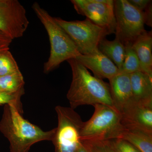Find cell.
<instances>
[{"mask_svg":"<svg viewBox=\"0 0 152 152\" xmlns=\"http://www.w3.org/2000/svg\"><path fill=\"white\" fill-rule=\"evenodd\" d=\"M12 40L8 36L0 31V52L9 50Z\"/></svg>","mask_w":152,"mask_h":152,"instance_id":"24","label":"cell"},{"mask_svg":"<svg viewBox=\"0 0 152 152\" xmlns=\"http://www.w3.org/2000/svg\"><path fill=\"white\" fill-rule=\"evenodd\" d=\"M115 152H141L133 145L124 139L120 138L110 140Z\"/></svg>","mask_w":152,"mask_h":152,"instance_id":"22","label":"cell"},{"mask_svg":"<svg viewBox=\"0 0 152 152\" xmlns=\"http://www.w3.org/2000/svg\"><path fill=\"white\" fill-rule=\"evenodd\" d=\"M109 80L114 107L121 114L135 102L133 99L130 74L120 72Z\"/></svg>","mask_w":152,"mask_h":152,"instance_id":"10","label":"cell"},{"mask_svg":"<svg viewBox=\"0 0 152 152\" xmlns=\"http://www.w3.org/2000/svg\"><path fill=\"white\" fill-rule=\"evenodd\" d=\"M121 114L126 129L137 128L152 133V104L134 102Z\"/></svg>","mask_w":152,"mask_h":152,"instance_id":"11","label":"cell"},{"mask_svg":"<svg viewBox=\"0 0 152 152\" xmlns=\"http://www.w3.org/2000/svg\"><path fill=\"white\" fill-rule=\"evenodd\" d=\"M75 59L91 70L94 76L102 80H110L120 73L115 65L98 49L89 54H80Z\"/></svg>","mask_w":152,"mask_h":152,"instance_id":"12","label":"cell"},{"mask_svg":"<svg viewBox=\"0 0 152 152\" xmlns=\"http://www.w3.org/2000/svg\"><path fill=\"white\" fill-rule=\"evenodd\" d=\"M25 83L20 70L0 77V92L13 94L24 90Z\"/></svg>","mask_w":152,"mask_h":152,"instance_id":"17","label":"cell"},{"mask_svg":"<svg viewBox=\"0 0 152 152\" xmlns=\"http://www.w3.org/2000/svg\"><path fill=\"white\" fill-rule=\"evenodd\" d=\"M29 25L26 9L18 0H0V31L13 40L23 37Z\"/></svg>","mask_w":152,"mask_h":152,"instance_id":"8","label":"cell"},{"mask_svg":"<svg viewBox=\"0 0 152 152\" xmlns=\"http://www.w3.org/2000/svg\"><path fill=\"white\" fill-rule=\"evenodd\" d=\"M19 70L16 61L9 50L0 52V77Z\"/></svg>","mask_w":152,"mask_h":152,"instance_id":"19","label":"cell"},{"mask_svg":"<svg viewBox=\"0 0 152 152\" xmlns=\"http://www.w3.org/2000/svg\"><path fill=\"white\" fill-rule=\"evenodd\" d=\"M98 50L109 58L119 69L122 67L124 60L125 46L118 38L109 41L106 38L103 39L98 45Z\"/></svg>","mask_w":152,"mask_h":152,"instance_id":"15","label":"cell"},{"mask_svg":"<svg viewBox=\"0 0 152 152\" xmlns=\"http://www.w3.org/2000/svg\"><path fill=\"white\" fill-rule=\"evenodd\" d=\"M133 99L139 104H152V76L142 72L130 74Z\"/></svg>","mask_w":152,"mask_h":152,"instance_id":"13","label":"cell"},{"mask_svg":"<svg viewBox=\"0 0 152 152\" xmlns=\"http://www.w3.org/2000/svg\"><path fill=\"white\" fill-rule=\"evenodd\" d=\"M56 128L45 132L23 117L15 106L4 105L0 131L8 140L11 152H28L38 142L53 140Z\"/></svg>","mask_w":152,"mask_h":152,"instance_id":"2","label":"cell"},{"mask_svg":"<svg viewBox=\"0 0 152 152\" xmlns=\"http://www.w3.org/2000/svg\"><path fill=\"white\" fill-rule=\"evenodd\" d=\"M75 152H89L88 150L86 149L83 144L81 143L80 145L77 148Z\"/></svg>","mask_w":152,"mask_h":152,"instance_id":"26","label":"cell"},{"mask_svg":"<svg viewBox=\"0 0 152 152\" xmlns=\"http://www.w3.org/2000/svg\"><path fill=\"white\" fill-rule=\"evenodd\" d=\"M128 1L133 7L142 12L152 2L151 0H128Z\"/></svg>","mask_w":152,"mask_h":152,"instance_id":"23","label":"cell"},{"mask_svg":"<svg viewBox=\"0 0 152 152\" xmlns=\"http://www.w3.org/2000/svg\"><path fill=\"white\" fill-rule=\"evenodd\" d=\"M115 37L124 46L132 44L146 31L143 12L133 7L128 0L114 1Z\"/></svg>","mask_w":152,"mask_h":152,"instance_id":"7","label":"cell"},{"mask_svg":"<svg viewBox=\"0 0 152 152\" xmlns=\"http://www.w3.org/2000/svg\"><path fill=\"white\" fill-rule=\"evenodd\" d=\"M24 94L25 89L13 94L0 92V105H14L22 114L23 110L21 99Z\"/></svg>","mask_w":152,"mask_h":152,"instance_id":"21","label":"cell"},{"mask_svg":"<svg viewBox=\"0 0 152 152\" xmlns=\"http://www.w3.org/2000/svg\"><path fill=\"white\" fill-rule=\"evenodd\" d=\"M58 125L52 142L56 152H75L81 143V130L83 122L70 107H55Z\"/></svg>","mask_w":152,"mask_h":152,"instance_id":"6","label":"cell"},{"mask_svg":"<svg viewBox=\"0 0 152 152\" xmlns=\"http://www.w3.org/2000/svg\"><path fill=\"white\" fill-rule=\"evenodd\" d=\"M79 15L115 34V19L113 0H71Z\"/></svg>","mask_w":152,"mask_h":152,"instance_id":"9","label":"cell"},{"mask_svg":"<svg viewBox=\"0 0 152 152\" xmlns=\"http://www.w3.org/2000/svg\"><path fill=\"white\" fill-rule=\"evenodd\" d=\"M125 46L126 54L120 72L131 74L137 72H142L140 61L132 47V44H126Z\"/></svg>","mask_w":152,"mask_h":152,"instance_id":"18","label":"cell"},{"mask_svg":"<svg viewBox=\"0 0 152 152\" xmlns=\"http://www.w3.org/2000/svg\"><path fill=\"white\" fill-rule=\"evenodd\" d=\"M141 152H152V133L137 129H126L122 138Z\"/></svg>","mask_w":152,"mask_h":152,"instance_id":"16","label":"cell"},{"mask_svg":"<svg viewBox=\"0 0 152 152\" xmlns=\"http://www.w3.org/2000/svg\"><path fill=\"white\" fill-rule=\"evenodd\" d=\"M81 142L89 152H115L110 140H85Z\"/></svg>","mask_w":152,"mask_h":152,"instance_id":"20","label":"cell"},{"mask_svg":"<svg viewBox=\"0 0 152 152\" xmlns=\"http://www.w3.org/2000/svg\"><path fill=\"white\" fill-rule=\"evenodd\" d=\"M36 15L43 25L48 35L50 52L44 65V72L49 73L64 61L75 59L80 54L77 47L64 30L37 2L32 6Z\"/></svg>","mask_w":152,"mask_h":152,"instance_id":"3","label":"cell"},{"mask_svg":"<svg viewBox=\"0 0 152 152\" xmlns=\"http://www.w3.org/2000/svg\"><path fill=\"white\" fill-rule=\"evenodd\" d=\"M152 3H150L149 5L143 12L144 15L145 24L148 25L149 26H152Z\"/></svg>","mask_w":152,"mask_h":152,"instance_id":"25","label":"cell"},{"mask_svg":"<svg viewBox=\"0 0 152 152\" xmlns=\"http://www.w3.org/2000/svg\"><path fill=\"white\" fill-rule=\"evenodd\" d=\"M72 75L66 96L71 108L97 104L114 107L109 84L91 75L86 68L75 59L68 60Z\"/></svg>","mask_w":152,"mask_h":152,"instance_id":"1","label":"cell"},{"mask_svg":"<svg viewBox=\"0 0 152 152\" xmlns=\"http://www.w3.org/2000/svg\"><path fill=\"white\" fill-rule=\"evenodd\" d=\"M94 107L95 110L92 116L84 122L82 126L81 140L122 138L126 129L123 124L119 112L115 108L102 104Z\"/></svg>","mask_w":152,"mask_h":152,"instance_id":"4","label":"cell"},{"mask_svg":"<svg viewBox=\"0 0 152 152\" xmlns=\"http://www.w3.org/2000/svg\"><path fill=\"white\" fill-rule=\"evenodd\" d=\"M132 47L138 58L142 72L152 76V31H145L133 42Z\"/></svg>","mask_w":152,"mask_h":152,"instance_id":"14","label":"cell"},{"mask_svg":"<svg viewBox=\"0 0 152 152\" xmlns=\"http://www.w3.org/2000/svg\"><path fill=\"white\" fill-rule=\"evenodd\" d=\"M54 18L71 38L80 54H89L96 50L100 42L111 34L108 30L87 18L84 20L70 21Z\"/></svg>","mask_w":152,"mask_h":152,"instance_id":"5","label":"cell"}]
</instances>
